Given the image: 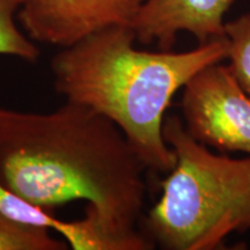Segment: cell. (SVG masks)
<instances>
[{"label": "cell", "instance_id": "cell-1", "mask_svg": "<svg viewBox=\"0 0 250 250\" xmlns=\"http://www.w3.org/2000/svg\"><path fill=\"white\" fill-rule=\"evenodd\" d=\"M146 169L120 127L86 105L0 109V184L46 210L85 201L112 226L137 230Z\"/></svg>", "mask_w": 250, "mask_h": 250}, {"label": "cell", "instance_id": "cell-2", "mask_svg": "<svg viewBox=\"0 0 250 250\" xmlns=\"http://www.w3.org/2000/svg\"><path fill=\"white\" fill-rule=\"evenodd\" d=\"M130 26H114L62 48L51 59L56 90L120 127L148 169L169 173L176 156L164 137L175 94L199 71L226 61V37L189 51L134 48Z\"/></svg>", "mask_w": 250, "mask_h": 250}, {"label": "cell", "instance_id": "cell-3", "mask_svg": "<svg viewBox=\"0 0 250 250\" xmlns=\"http://www.w3.org/2000/svg\"><path fill=\"white\" fill-rule=\"evenodd\" d=\"M164 137L176 156L161 197L145 218V235L167 250H214L250 230V156L234 159L192 138L167 116Z\"/></svg>", "mask_w": 250, "mask_h": 250}, {"label": "cell", "instance_id": "cell-4", "mask_svg": "<svg viewBox=\"0 0 250 250\" xmlns=\"http://www.w3.org/2000/svg\"><path fill=\"white\" fill-rule=\"evenodd\" d=\"M181 110L197 142L225 154L250 156V96L227 65H208L193 76L183 88Z\"/></svg>", "mask_w": 250, "mask_h": 250}, {"label": "cell", "instance_id": "cell-5", "mask_svg": "<svg viewBox=\"0 0 250 250\" xmlns=\"http://www.w3.org/2000/svg\"><path fill=\"white\" fill-rule=\"evenodd\" d=\"M145 0H22L19 20L36 42L67 48L114 26H130Z\"/></svg>", "mask_w": 250, "mask_h": 250}, {"label": "cell", "instance_id": "cell-6", "mask_svg": "<svg viewBox=\"0 0 250 250\" xmlns=\"http://www.w3.org/2000/svg\"><path fill=\"white\" fill-rule=\"evenodd\" d=\"M234 0H145L132 23L143 44L173 50L180 33H189L198 44L225 37V20Z\"/></svg>", "mask_w": 250, "mask_h": 250}, {"label": "cell", "instance_id": "cell-7", "mask_svg": "<svg viewBox=\"0 0 250 250\" xmlns=\"http://www.w3.org/2000/svg\"><path fill=\"white\" fill-rule=\"evenodd\" d=\"M0 213L27 225L52 229L66 240L73 250H108L110 241L95 215L86 211L78 221H62L42 206L12 192L0 184Z\"/></svg>", "mask_w": 250, "mask_h": 250}, {"label": "cell", "instance_id": "cell-8", "mask_svg": "<svg viewBox=\"0 0 250 250\" xmlns=\"http://www.w3.org/2000/svg\"><path fill=\"white\" fill-rule=\"evenodd\" d=\"M227 67L240 87L250 96V12L227 21Z\"/></svg>", "mask_w": 250, "mask_h": 250}, {"label": "cell", "instance_id": "cell-9", "mask_svg": "<svg viewBox=\"0 0 250 250\" xmlns=\"http://www.w3.org/2000/svg\"><path fill=\"white\" fill-rule=\"evenodd\" d=\"M50 229L27 226L0 213V250H65L67 242L51 236Z\"/></svg>", "mask_w": 250, "mask_h": 250}, {"label": "cell", "instance_id": "cell-10", "mask_svg": "<svg viewBox=\"0 0 250 250\" xmlns=\"http://www.w3.org/2000/svg\"><path fill=\"white\" fill-rule=\"evenodd\" d=\"M20 6V0H0V55L35 62L39 59L40 49L30 37L21 33L14 21V14Z\"/></svg>", "mask_w": 250, "mask_h": 250}, {"label": "cell", "instance_id": "cell-11", "mask_svg": "<svg viewBox=\"0 0 250 250\" xmlns=\"http://www.w3.org/2000/svg\"><path fill=\"white\" fill-rule=\"evenodd\" d=\"M20 1H21V2H22V0H20Z\"/></svg>", "mask_w": 250, "mask_h": 250}]
</instances>
